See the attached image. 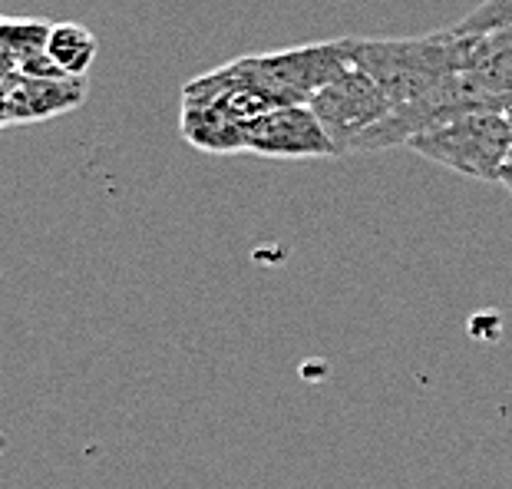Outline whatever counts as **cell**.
Here are the masks:
<instances>
[{
	"label": "cell",
	"mask_w": 512,
	"mask_h": 489,
	"mask_svg": "<svg viewBox=\"0 0 512 489\" xmlns=\"http://www.w3.org/2000/svg\"><path fill=\"white\" fill-rule=\"evenodd\" d=\"M473 40L476 34H460L456 27L400 40L351 37V63L384 90L390 106H397L430 90L446 76L463 73L470 63Z\"/></svg>",
	"instance_id": "1"
},
{
	"label": "cell",
	"mask_w": 512,
	"mask_h": 489,
	"mask_svg": "<svg viewBox=\"0 0 512 489\" xmlns=\"http://www.w3.org/2000/svg\"><path fill=\"white\" fill-rule=\"evenodd\" d=\"M351 63V37L308 43V47H291L278 53H255V57H238L225 63V73L248 90H255L271 106L285 103H308L311 93H318L324 83L341 76Z\"/></svg>",
	"instance_id": "2"
},
{
	"label": "cell",
	"mask_w": 512,
	"mask_h": 489,
	"mask_svg": "<svg viewBox=\"0 0 512 489\" xmlns=\"http://www.w3.org/2000/svg\"><path fill=\"white\" fill-rule=\"evenodd\" d=\"M512 96H493L470 80L466 73H453L446 80L433 83L430 90L413 96L407 103L390 106L384 119H377L367 133L357 139L351 152H380L407 146L413 136H423L430 129H437L450 119L473 113V110H506Z\"/></svg>",
	"instance_id": "3"
},
{
	"label": "cell",
	"mask_w": 512,
	"mask_h": 489,
	"mask_svg": "<svg viewBox=\"0 0 512 489\" xmlns=\"http://www.w3.org/2000/svg\"><path fill=\"white\" fill-rule=\"evenodd\" d=\"M417 156L466 179L499 182L509 162V123L503 110H473L407 143Z\"/></svg>",
	"instance_id": "4"
},
{
	"label": "cell",
	"mask_w": 512,
	"mask_h": 489,
	"mask_svg": "<svg viewBox=\"0 0 512 489\" xmlns=\"http://www.w3.org/2000/svg\"><path fill=\"white\" fill-rule=\"evenodd\" d=\"M308 106L334 143L337 156H347L357 139L390 110L384 90L361 67H347L331 83H324L318 93H311Z\"/></svg>",
	"instance_id": "5"
},
{
	"label": "cell",
	"mask_w": 512,
	"mask_h": 489,
	"mask_svg": "<svg viewBox=\"0 0 512 489\" xmlns=\"http://www.w3.org/2000/svg\"><path fill=\"white\" fill-rule=\"evenodd\" d=\"M245 152L268 159H331L334 143L308 103L268 106L245 126Z\"/></svg>",
	"instance_id": "6"
},
{
	"label": "cell",
	"mask_w": 512,
	"mask_h": 489,
	"mask_svg": "<svg viewBox=\"0 0 512 489\" xmlns=\"http://www.w3.org/2000/svg\"><path fill=\"white\" fill-rule=\"evenodd\" d=\"M10 126L43 123L60 113L76 110L86 100V83L76 76H7Z\"/></svg>",
	"instance_id": "7"
},
{
	"label": "cell",
	"mask_w": 512,
	"mask_h": 489,
	"mask_svg": "<svg viewBox=\"0 0 512 489\" xmlns=\"http://www.w3.org/2000/svg\"><path fill=\"white\" fill-rule=\"evenodd\" d=\"M479 90L493 96H512V27L483 30L473 40L470 63L463 70Z\"/></svg>",
	"instance_id": "8"
},
{
	"label": "cell",
	"mask_w": 512,
	"mask_h": 489,
	"mask_svg": "<svg viewBox=\"0 0 512 489\" xmlns=\"http://www.w3.org/2000/svg\"><path fill=\"white\" fill-rule=\"evenodd\" d=\"M96 50H100V43H96L93 30H86L83 24H50L47 30V57L63 76L83 80L93 67Z\"/></svg>",
	"instance_id": "9"
},
{
	"label": "cell",
	"mask_w": 512,
	"mask_h": 489,
	"mask_svg": "<svg viewBox=\"0 0 512 489\" xmlns=\"http://www.w3.org/2000/svg\"><path fill=\"white\" fill-rule=\"evenodd\" d=\"M512 27V0H483L473 14H466L456 30L460 34H483V30Z\"/></svg>",
	"instance_id": "10"
},
{
	"label": "cell",
	"mask_w": 512,
	"mask_h": 489,
	"mask_svg": "<svg viewBox=\"0 0 512 489\" xmlns=\"http://www.w3.org/2000/svg\"><path fill=\"white\" fill-rule=\"evenodd\" d=\"M10 126V100H7V86L0 80V129Z\"/></svg>",
	"instance_id": "11"
},
{
	"label": "cell",
	"mask_w": 512,
	"mask_h": 489,
	"mask_svg": "<svg viewBox=\"0 0 512 489\" xmlns=\"http://www.w3.org/2000/svg\"><path fill=\"white\" fill-rule=\"evenodd\" d=\"M503 113H506V123H509V162H506V166L512 169V103L506 106V110H503Z\"/></svg>",
	"instance_id": "12"
},
{
	"label": "cell",
	"mask_w": 512,
	"mask_h": 489,
	"mask_svg": "<svg viewBox=\"0 0 512 489\" xmlns=\"http://www.w3.org/2000/svg\"><path fill=\"white\" fill-rule=\"evenodd\" d=\"M499 182H503V186H506V189L512 192V169H509V166L503 169V176H499Z\"/></svg>",
	"instance_id": "13"
}]
</instances>
